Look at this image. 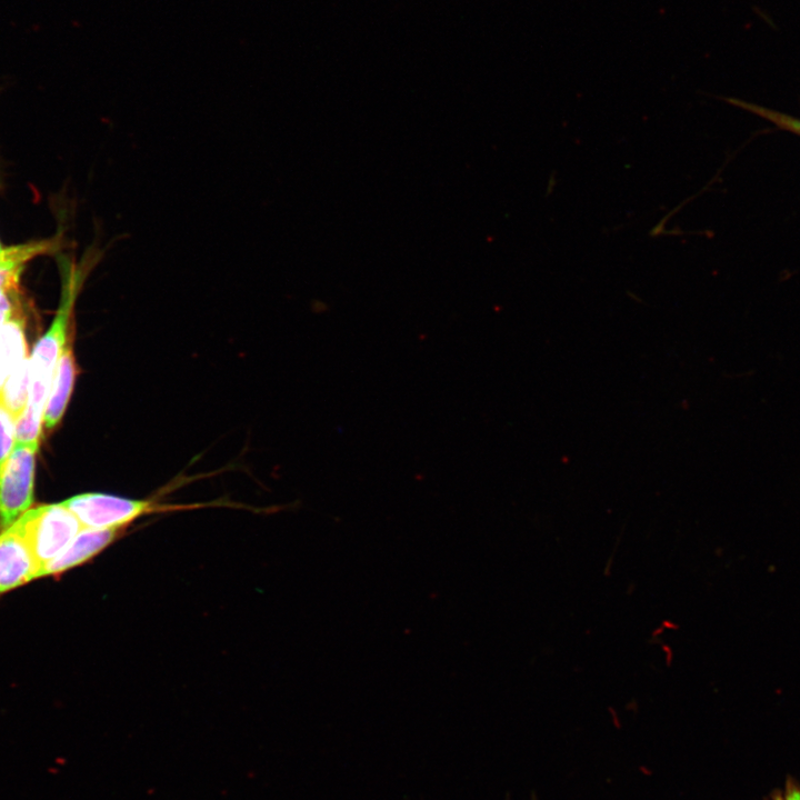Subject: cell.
<instances>
[{"label":"cell","instance_id":"cell-1","mask_svg":"<svg viewBox=\"0 0 800 800\" xmlns=\"http://www.w3.org/2000/svg\"><path fill=\"white\" fill-rule=\"evenodd\" d=\"M88 267L76 266L67 259L60 260L62 294L59 309L47 332L34 346L30 368V390L22 416L16 421L17 442H38L46 403L59 358L69 340V326L76 298L87 276Z\"/></svg>","mask_w":800,"mask_h":800},{"label":"cell","instance_id":"cell-2","mask_svg":"<svg viewBox=\"0 0 800 800\" xmlns=\"http://www.w3.org/2000/svg\"><path fill=\"white\" fill-rule=\"evenodd\" d=\"M63 504L71 510L83 528L103 529L129 527L147 514L197 510L221 502L163 503L160 498L130 499L109 493L87 492L73 496Z\"/></svg>","mask_w":800,"mask_h":800},{"label":"cell","instance_id":"cell-3","mask_svg":"<svg viewBox=\"0 0 800 800\" xmlns=\"http://www.w3.org/2000/svg\"><path fill=\"white\" fill-rule=\"evenodd\" d=\"M13 526L27 542L39 571L58 557L83 528L63 502L28 510Z\"/></svg>","mask_w":800,"mask_h":800},{"label":"cell","instance_id":"cell-4","mask_svg":"<svg viewBox=\"0 0 800 800\" xmlns=\"http://www.w3.org/2000/svg\"><path fill=\"white\" fill-rule=\"evenodd\" d=\"M38 442H16L0 468V530L11 527L33 501Z\"/></svg>","mask_w":800,"mask_h":800},{"label":"cell","instance_id":"cell-5","mask_svg":"<svg viewBox=\"0 0 800 800\" xmlns=\"http://www.w3.org/2000/svg\"><path fill=\"white\" fill-rule=\"evenodd\" d=\"M126 532L127 527L82 528L58 557L40 569L38 578L59 577L63 572L88 562L120 539Z\"/></svg>","mask_w":800,"mask_h":800},{"label":"cell","instance_id":"cell-6","mask_svg":"<svg viewBox=\"0 0 800 800\" xmlns=\"http://www.w3.org/2000/svg\"><path fill=\"white\" fill-rule=\"evenodd\" d=\"M39 566L12 524L0 534V594L38 578Z\"/></svg>","mask_w":800,"mask_h":800},{"label":"cell","instance_id":"cell-7","mask_svg":"<svg viewBox=\"0 0 800 800\" xmlns=\"http://www.w3.org/2000/svg\"><path fill=\"white\" fill-rule=\"evenodd\" d=\"M77 376V364L69 338L59 358L50 393L43 412V427L53 429L61 420L72 393Z\"/></svg>","mask_w":800,"mask_h":800},{"label":"cell","instance_id":"cell-8","mask_svg":"<svg viewBox=\"0 0 800 800\" xmlns=\"http://www.w3.org/2000/svg\"><path fill=\"white\" fill-rule=\"evenodd\" d=\"M56 242L31 241L3 248L0 252V290L18 291L24 266L33 258L53 251Z\"/></svg>","mask_w":800,"mask_h":800},{"label":"cell","instance_id":"cell-9","mask_svg":"<svg viewBox=\"0 0 800 800\" xmlns=\"http://www.w3.org/2000/svg\"><path fill=\"white\" fill-rule=\"evenodd\" d=\"M27 359L23 317L0 324V391L10 373Z\"/></svg>","mask_w":800,"mask_h":800},{"label":"cell","instance_id":"cell-10","mask_svg":"<svg viewBox=\"0 0 800 800\" xmlns=\"http://www.w3.org/2000/svg\"><path fill=\"white\" fill-rule=\"evenodd\" d=\"M30 390L29 359L23 360L8 377L0 398L7 408L19 419L26 410Z\"/></svg>","mask_w":800,"mask_h":800},{"label":"cell","instance_id":"cell-11","mask_svg":"<svg viewBox=\"0 0 800 800\" xmlns=\"http://www.w3.org/2000/svg\"><path fill=\"white\" fill-rule=\"evenodd\" d=\"M16 418L0 398V468L16 444Z\"/></svg>","mask_w":800,"mask_h":800},{"label":"cell","instance_id":"cell-12","mask_svg":"<svg viewBox=\"0 0 800 800\" xmlns=\"http://www.w3.org/2000/svg\"><path fill=\"white\" fill-rule=\"evenodd\" d=\"M18 291L0 290V324L22 317Z\"/></svg>","mask_w":800,"mask_h":800},{"label":"cell","instance_id":"cell-13","mask_svg":"<svg viewBox=\"0 0 800 800\" xmlns=\"http://www.w3.org/2000/svg\"><path fill=\"white\" fill-rule=\"evenodd\" d=\"M778 800H800V790L791 788Z\"/></svg>","mask_w":800,"mask_h":800},{"label":"cell","instance_id":"cell-14","mask_svg":"<svg viewBox=\"0 0 800 800\" xmlns=\"http://www.w3.org/2000/svg\"><path fill=\"white\" fill-rule=\"evenodd\" d=\"M2 249H3V248H2V246H1V243H0V252L2 251Z\"/></svg>","mask_w":800,"mask_h":800}]
</instances>
